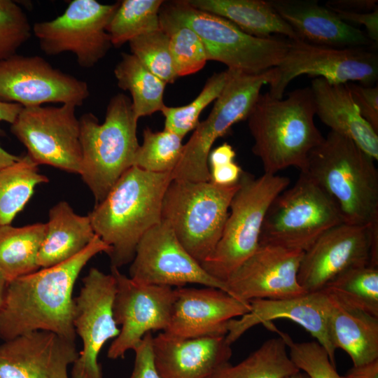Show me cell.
Segmentation results:
<instances>
[{"label":"cell","mask_w":378,"mask_h":378,"mask_svg":"<svg viewBox=\"0 0 378 378\" xmlns=\"http://www.w3.org/2000/svg\"><path fill=\"white\" fill-rule=\"evenodd\" d=\"M110 247L97 235L74 257L8 281L0 308V338L47 330L76 341L73 325L76 281L85 265Z\"/></svg>","instance_id":"obj_1"},{"label":"cell","mask_w":378,"mask_h":378,"mask_svg":"<svg viewBox=\"0 0 378 378\" xmlns=\"http://www.w3.org/2000/svg\"><path fill=\"white\" fill-rule=\"evenodd\" d=\"M172 181L171 172L132 166L88 214L95 234L111 248V267L131 262L142 236L161 221L163 197Z\"/></svg>","instance_id":"obj_2"},{"label":"cell","mask_w":378,"mask_h":378,"mask_svg":"<svg viewBox=\"0 0 378 378\" xmlns=\"http://www.w3.org/2000/svg\"><path fill=\"white\" fill-rule=\"evenodd\" d=\"M314 116L309 87L296 89L286 99L260 94L246 120L254 140L252 152L264 173L276 174L290 167L305 171L309 153L324 139Z\"/></svg>","instance_id":"obj_3"},{"label":"cell","mask_w":378,"mask_h":378,"mask_svg":"<svg viewBox=\"0 0 378 378\" xmlns=\"http://www.w3.org/2000/svg\"><path fill=\"white\" fill-rule=\"evenodd\" d=\"M374 160L352 140L330 131L309 155L304 172L333 200L344 223L378 220V171Z\"/></svg>","instance_id":"obj_4"},{"label":"cell","mask_w":378,"mask_h":378,"mask_svg":"<svg viewBox=\"0 0 378 378\" xmlns=\"http://www.w3.org/2000/svg\"><path fill=\"white\" fill-rule=\"evenodd\" d=\"M79 122L82 152L79 174L97 204L133 166L139 146L138 119L131 99L118 93L109 100L103 123L92 113L82 115Z\"/></svg>","instance_id":"obj_5"},{"label":"cell","mask_w":378,"mask_h":378,"mask_svg":"<svg viewBox=\"0 0 378 378\" xmlns=\"http://www.w3.org/2000/svg\"><path fill=\"white\" fill-rule=\"evenodd\" d=\"M159 19L195 31L204 45L207 60L246 74H259L276 66L284 57L290 40L250 35L221 16L192 6L187 0L163 3Z\"/></svg>","instance_id":"obj_6"},{"label":"cell","mask_w":378,"mask_h":378,"mask_svg":"<svg viewBox=\"0 0 378 378\" xmlns=\"http://www.w3.org/2000/svg\"><path fill=\"white\" fill-rule=\"evenodd\" d=\"M240 186L172 180L162 204L161 220L173 229L186 250L200 264L221 237L232 199Z\"/></svg>","instance_id":"obj_7"},{"label":"cell","mask_w":378,"mask_h":378,"mask_svg":"<svg viewBox=\"0 0 378 378\" xmlns=\"http://www.w3.org/2000/svg\"><path fill=\"white\" fill-rule=\"evenodd\" d=\"M240 186L213 253L201 263L214 278L225 283L258 248L262 224L273 200L288 188V177L264 173L255 178L243 172Z\"/></svg>","instance_id":"obj_8"},{"label":"cell","mask_w":378,"mask_h":378,"mask_svg":"<svg viewBox=\"0 0 378 378\" xmlns=\"http://www.w3.org/2000/svg\"><path fill=\"white\" fill-rule=\"evenodd\" d=\"M343 223L333 200L307 174L282 191L266 214L259 244L305 251L324 232Z\"/></svg>","instance_id":"obj_9"},{"label":"cell","mask_w":378,"mask_h":378,"mask_svg":"<svg viewBox=\"0 0 378 378\" xmlns=\"http://www.w3.org/2000/svg\"><path fill=\"white\" fill-rule=\"evenodd\" d=\"M229 70L227 83L209 116L183 144L181 159L171 172L172 180L210 181L208 157L212 145L233 125L247 119L261 88L274 77V68L259 74Z\"/></svg>","instance_id":"obj_10"},{"label":"cell","mask_w":378,"mask_h":378,"mask_svg":"<svg viewBox=\"0 0 378 378\" xmlns=\"http://www.w3.org/2000/svg\"><path fill=\"white\" fill-rule=\"evenodd\" d=\"M302 75L322 78L333 84L358 82L374 85L378 55L366 48H333L290 39L284 57L274 67L269 94L282 99L288 84Z\"/></svg>","instance_id":"obj_11"},{"label":"cell","mask_w":378,"mask_h":378,"mask_svg":"<svg viewBox=\"0 0 378 378\" xmlns=\"http://www.w3.org/2000/svg\"><path fill=\"white\" fill-rule=\"evenodd\" d=\"M119 4L71 1L62 15L34 24L32 31L41 50L48 55L71 52L80 66H94L112 46L106 27Z\"/></svg>","instance_id":"obj_12"},{"label":"cell","mask_w":378,"mask_h":378,"mask_svg":"<svg viewBox=\"0 0 378 378\" xmlns=\"http://www.w3.org/2000/svg\"><path fill=\"white\" fill-rule=\"evenodd\" d=\"M76 106L23 107L11 124L12 134L37 164L79 174L82 152Z\"/></svg>","instance_id":"obj_13"},{"label":"cell","mask_w":378,"mask_h":378,"mask_svg":"<svg viewBox=\"0 0 378 378\" xmlns=\"http://www.w3.org/2000/svg\"><path fill=\"white\" fill-rule=\"evenodd\" d=\"M365 265L378 267V220L365 225L342 223L304 251L298 280L307 293L320 291L343 272Z\"/></svg>","instance_id":"obj_14"},{"label":"cell","mask_w":378,"mask_h":378,"mask_svg":"<svg viewBox=\"0 0 378 378\" xmlns=\"http://www.w3.org/2000/svg\"><path fill=\"white\" fill-rule=\"evenodd\" d=\"M115 280L113 314L121 328L108 348L110 359L124 358L134 350L148 332L167 331L175 298L174 289L169 286L137 283L111 267Z\"/></svg>","instance_id":"obj_15"},{"label":"cell","mask_w":378,"mask_h":378,"mask_svg":"<svg viewBox=\"0 0 378 378\" xmlns=\"http://www.w3.org/2000/svg\"><path fill=\"white\" fill-rule=\"evenodd\" d=\"M115 292V280L111 273L92 267L83 279V286L74 298L73 318L83 349L73 364L72 378H102L99 354L105 343L120 332L113 314Z\"/></svg>","instance_id":"obj_16"},{"label":"cell","mask_w":378,"mask_h":378,"mask_svg":"<svg viewBox=\"0 0 378 378\" xmlns=\"http://www.w3.org/2000/svg\"><path fill=\"white\" fill-rule=\"evenodd\" d=\"M131 262L130 278L139 284L171 288L197 284L227 293L225 284L209 275L162 220L142 236Z\"/></svg>","instance_id":"obj_17"},{"label":"cell","mask_w":378,"mask_h":378,"mask_svg":"<svg viewBox=\"0 0 378 378\" xmlns=\"http://www.w3.org/2000/svg\"><path fill=\"white\" fill-rule=\"evenodd\" d=\"M88 83L54 68L40 56L17 54L0 60V101L23 107L46 103L81 106L89 97Z\"/></svg>","instance_id":"obj_18"},{"label":"cell","mask_w":378,"mask_h":378,"mask_svg":"<svg viewBox=\"0 0 378 378\" xmlns=\"http://www.w3.org/2000/svg\"><path fill=\"white\" fill-rule=\"evenodd\" d=\"M303 253L299 250L259 244L225 281L227 293L243 302L286 299L307 293L298 280Z\"/></svg>","instance_id":"obj_19"},{"label":"cell","mask_w":378,"mask_h":378,"mask_svg":"<svg viewBox=\"0 0 378 378\" xmlns=\"http://www.w3.org/2000/svg\"><path fill=\"white\" fill-rule=\"evenodd\" d=\"M251 311L240 318L227 322L226 341L231 345L251 328L265 325L279 318L289 319L309 332L327 351L335 366V351L330 335L331 301L324 290L307 293L286 299H254L249 301Z\"/></svg>","instance_id":"obj_20"},{"label":"cell","mask_w":378,"mask_h":378,"mask_svg":"<svg viewBox=\"0 0 378 378\" xmlns=\"http://www.w3.org/2000/svg\"><path fill=\"white\" fill-rule=\"evenodd\" d=\"M78 356L75 341L31 331L0 344V378H69L68 367Z\"/></svg>","instance_id":"obj_21"},{"label":"cell","mask_w":378,"mask_h":378,"mask_svg":"<svg viewBox=\"0 0 378 378\" xmlns=\"http://www.w3.org/2000/svg\"><path fill=\"white\" fill-rule=\"evenodd\" d=\"M169 327L165 331L181 338L226 335L227 322L251 311L241 301L216 288L174 289Z\"/></svg>","instance_id":"obj_22"},{"label":"cell","mask_w":378,"mask_h":378,"mask_svg":"<svg viewBox=\"0 0 378 378\" xmlns=\"http://www.w3.org/2000/svg\"><path fill=\"white\" fill-rule=\"evenodd\" d=\"M225 335L181 338L166 332L153 337L155 368L160 378H212L232 356Z\"/></svg>","instance_id":"obj_23"},{"label":"cell","mask_w":378,"mask_h":378,"mask_svg":"<svg viewBox=\"0 0 378 378\" xmlns=\"http://www.w3.org/2000/svg\"><path fill=\"white\" fill-rule=\"evenodd\" d=\"M304 42L333 48H366L375 45L362 30L342 21L315 0H268Z\"/></svg>","instance_id":"obj_24"},{"label":"cell","mask_w":378,"mask_h":378,"mask_svg":"<svg viewBox=\"0 0 378 378\" xmlns=\"http://www.w3.org/2000/svg\"><path fill=\"white\" fill-rule=\"evenodd\" d=\"M315 115L330 131L352 140L374 160H378V133L361 116L346 84L314 78L309 87Z\"/></svg>","instance_id":"obj_25"},{"label":"cell","mask_w":378,"mask_h":378,"mask_svg":"<svg viewBox=\"0 0 378 378\" xmlns=\"http://www.w3.org/2000/svg\"><path fill=\"white\" fill-rule=\"evenodd\" d=\"M46 225L45 238L37 257L41 269L74 257L96 237L88 215L77 214L66 201L59 202L49 210Z\"/></svg>","instance_id":"obj_26"},{"label":"cell","mask_w":378,"mask_h":378,"mask_svg":"<svg viewBox=\"0 0 378 378\" xmlns=\"http://www.w3.org/2000/svg\"><path fill=\"white\" fill-rule=\"evenodd\" d=\"M328 295L331 301L329 330L335 349L348 354L353 366L377 360L378 317L346 306Z\"/></svg>","instance_id":"obj_27"},{"label":"cell","mask_w":378,"mask_h":378,"mask_svg":"<svg viewBox=\"0 0 378 378\" xmlns=\"http://www.w3.org/2000/svg\"><path fill=\"white\" fill-rule=\"evenodd\" d=\"M193 7L221 16L244 32L260 38L276 35L298 40L293 29L265 0H187ZM300 40V39H299Z\"/></svg>","instance_id":"obj_28"},{"label":"cell","mask_w":378,"mask_h":378,"mask_svg":"<svg viewBox=\"0 0 378 378\" xmlns=\"http://www.w3.org/2000/svg\"><path fill=\"white\" fill-rule=\"evenodd\" d=\"M46 232L42 223L0 226V270L8 281L38 270L37 257Z\"/></svg>","instance_id":"obj_29"},{"label":"cell","mask_w":378,"mask_h":378,"mask_svg":"<svg viewBox=\"0 0 378 378\" xmlns=\"http://www.w3.org/2000/svg\"><path fill=\"white\" fill-rule=\"evenodd\" d=\"M118 85L130 92L136 118L160 111L166 83L150 72L133 54L122 52L113 70Z\"/></svg>","instance_id":"obj_30"},{"label":"cell","mask_w":378,"mask_h":378,"mask_svg":"<svg viewBox=\"0 0 378 378\" xmlns=\"http://www.w3.org/2000/svg\"><path fill=\"white\" fill-rule=\"evenodd\" d=\"M26 154L0 169V226L10 225L31 197L35 188L49 181Z\"/></svg>","instance_id":"obj_31"},{"label":"cell","mask_w":378,"mask_h":378,"mask_svg":"<svg viewBox=\"0 0 378 378\" xmlns=\"http://www.w3.org/2000/svg\"><path fill=\"white\" fill-rule=\"evenodd\" d=\"M300 370L290 358L281 337L271 338L235 365L222 367L212 378H284Z\"/></svg>","instance_id":"obj_32"},{"label":"cell","mask_w":378,"mask_h":378,"mask_svg":"<svg viewBox=\"0 0 378 378\" xmlns=\"http://www.w3.org/2000/svg\"><path fill=\"white\" fill-rule=\"evenodd\" d=\"M322 290L346 306L378 317V267L365 265L347 270Z\"/></svg>","instance_id":"obj_33"},{"label":"cell","mask_w":378,"mask_h":378,"mask_svg":"<svg viewBox=\"0 0 378 378\" xmlns=\"http://www.w3.org/2000/svg\"><path fill=\"white\" fill-rule=\"evenodd\" d=\"M163 3L162 0L120 1L106 27L112 46L119 47L136 36L159 29Z\"/></svg>","instance_id":"obj_34"},{"label":"cell","mask_w":378,"mask_h":378,"mask_svg":"<svg viewBox=\"0 0 378 378\" xmlns=\"http://www.w3.org/2000/svg\"><path fill=\"white\" fill-rule=\"evenodd\" d=\"M181 136L164 130L154 132L146 127L133 166L153 173L172 172L178 163L183 148Z\"/></svg>","instance_id":"obj_35"},{"label":"cell","mask_w":378,"mask_h":378,"mask_svg":"<svg viewBox=\"0 0 378 378\" xmlns=\"http://www.w3.org/2000/svg\"><path fill=\"white\" fill-rule=\"evenodd\" d=\"M230 76V70L213 74L206 80L198 96L187 105L169 107L164 105L160 111L164 117V130L183 138L199 124L202 111L216 100L224 89Z\"/></svg>","instance_id":"obj_36"},{"label":"cell","mask_w":378,"mask_h":378,"mask_svg":"<svg viewBox=\"0 0 378 378\" xmlns=\"http://www.w3.org/2000/svg\"><path fill=\"white\" fill-rule=\"evenodd\" d=\"M159 21L160 28L169 36L170 53L177 76L193 74L201 70L208 60L197 34L186 26Z\"/></svg>","instance_id":"obj_37"},{"label":"cell","mask_w":378,"mask_h":378,"mask_svg":"<svg viewBox=\"0 0 378 378\" xmlns=\"http://www.w3.org/2000/svg\"><path fill=\"white\" fill-rule=\"evenodd\" d=\"M133 54L150 72L166 83L178 78L169 50V36L160 28L129 41Z\"/></svg>","instance_id":"obj_38"},{"label":"cell","mask_w":378,"mask_h":378,"mask_svg":"<svg viewBox=\"0 0 378 378\" xmlns=\"http://www.w3.org/2000/svg\"><path fill=\"white\" fill-rule=\"evenodd\" d=\"M264 326L279 335L287 345L293 363L310 378H350L347 375L341 376L337 372L327 351L316 341L295 342L290 335L279 330L272 323Z\"/></svg>","instance_id":"obj_39"},{"label":"cell","mask_w":378,"mask_h":378,"mask_svg":"<svg viewBox=\"0 0 378 378\" xmlns=\"http://www.w3.org/2000/svg\"><path fill=\"white\" fill-rule=\"evenodd\" d=\"M27 15L18 3L0 0V60L16 54L31 36Z\"/></svg>","instance_id":"obj_40"},{"label":"cell","mask_w":378,"mask_h":378,"mask_svg":"<svg viewBox=\"0 0 378 378\" xmlns=\"http://www.w3.org/2000/svg\"><path fill=\"white\" fill-rule=\"evenodd\" d=\"M361 116L378 133V88L360 83H346Z\"/></svg>","instance_id":"obj_41"},{"label":"cell","mask_w":378,"mask_h":378,"mask_svg":"<svg viewBox=\"0 0 378 378\" xmlns=\"http://www.w3.org/2000/svg\"><path fill=\"white\" fill-rule=\"evenodd\" d=\"M153 336L147 332L134 348L135 360L130 378H160L154 364Z\"/></svg>","instance_id":"obj_42"},{"label":"cell","mask_w":378,"mask_h":378,"mask_svg":"<svg viewBox=\"0 0 378 378\" xmlns=\"http://www.w3.org/2000/svg\"><path fill=\"white\" fill-rule=\"evenodd\" d=\"M333 10L346 23L352 26L363 25L367 31L368 37L375 44L378 42V8L365 13Z\"/></svg>","instance_id":"obj_43"},{"label":"cell","mask_w":378,"mask_h":378,"mask_svg":"<svg viewBox=\"0 0 378 378\" xmlns=\"http://www.w3.org/2000/svg\"><path fill=\"white\" fill-rule=\"evenodd\" d=\"M210 181L218 186H232L237 183L243 171L240 166L232 161L221 165L209 167Z\"/></svg>","instance_id":"obj_44"},{"label":"cell","mask_w":378,"mask_h":378,"mask_svg":"<svg viewBox=\"0 0 378 378\" xmlns=\"http://www.w3.org/2000/svg\"><path fill=\"white\" fill-rule=\"evenodd\" d=\"M377 0H330L325 6L331 10L365 13L378 8Z\"/></svg>","instance_id":"obj_45"},{"label":"cell","mask_w":378,"mask_h":378,"mask_svg":"<svg viewBox=\"0 0 378 378\" xmlns=\"http://www.w3.org/2000/svg\"><path fill=\"white\" fill-rule=\"evenodd\" d=\"M235 151L227 143H224L216 148L210 151L208 161L210 167L221 165L234 160Z\"/></svg>","instance_id":"obj_46"},{"label":"cell","mask_w":378,"mask_h":378,"mask_svg":"<svg viewBox=\"0 0 378 378\" xmlns=\"http://www.w3.org/2000/svg\"><path fill=\"white\" fill-rule=\"evenodd\" d=\"M346 375L350 378H378V359L363 365L353 366Z\"/></svg>","instance_id":"obj_47"},{"label":"cell","mask_w":378,"mask_h":378,"mask_svg":"<svg viewBox=\"0 0 378 378\" xmlns=\"http://www.w3.org/2000/svg\"><path fill=\"white\" fill-rule=\"evenodd\" d=\"M23 106L17 103L4 102L0 101V122L4 121L13 124L18 115L22 111ZM4 132L0 129V135Z\"/></svg>","instance_id":"obj_48"},{"label":"cell","mask_w":378,"mask_h":378,"mask_svg":"<svg viewBox=\"0 0 378 378\" xmlns=\"http://www.w3.org/2000/svg\"><path fill=\"white\" fill-rule=\"evenodd\" d=\"M20 157L7 152L0 145V169L13 164L20 160Z\"/></svg>","instance_id":"obj_49"},{"label":"cell","mask_w":378,"mask_h":378,"mask_svg":"<svg viewBox=\"0 0 378 378\" xmlns=\"http://www.w3.org/2000/svg\"><path fill=\"white\" fill-rule=\"evenodd\" d=\"M8 280L0 270V308L4 302Z\"/></svg>","instance_id":"obj_50"},{"label":"cell","mask_w":378,"mask_h":378,"mask_svg":"<svg viewBox=\"0 0 378 378\" xmlns=\"http://www.w3.org/2000/svg\"><path fill=\"white\" fill-rule=\"evenodd\" d=\"M284 378H310V377L304 372L299 370L291 374L284 377Z\"/></svg>","instance_id":"obj_51"}]
</instances>
